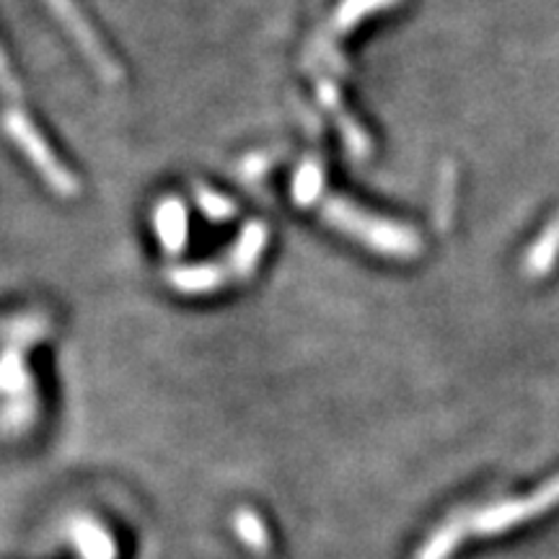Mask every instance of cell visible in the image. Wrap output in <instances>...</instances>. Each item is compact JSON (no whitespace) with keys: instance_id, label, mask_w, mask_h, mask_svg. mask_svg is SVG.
Segmentation results:
<instances>
[{"instance_id":"6da1fadb","label":"cell","mask_w":559,"mask_h":559,"mask_svg":"<svg viewBox=\"0 0 559 559\" xmlns=\"http://www.w3.org/2000/svg\"><path fill=\"white\" fill-rule=\"evenodd\" d=\"M264 243H267V228L260 221H251L241 228L239 239L221 260L207 264H190V267L169 270V285L185 296H207L234 283H243L254 275L257 262H260Z\"/></svg>"},{"instance_id":"7a4b0ae2","label":"cell","mask_w":559,"mask_h":559,"mask_svg":"<svg viewBox=\"0 0 559 559\" xmlns=\"http://www.w3.org/2000/svg\"><path fill=\"white\" fill-rule=\"evenodd\" d=\"M3 130L13 140V145L24 153L34 171L47 181V187L60 198H75L79 194V179L47 143V138L37 130V124L21 107H9L3 111Z\"/></svg>"},{"instance_id":"3957f363","label":"cell","mask_w":559,"mask_h":559,"mask_svg":"<svg viewBox=\"0 0 559 559\" xmlns=\"http://www.w3.org/2000/svg\"><path fill=\"white\" fill-rule=\"evenodd\" d=\"M47 9L52 11V16L60 21L62 29L68 32V37L75 41V47L83 52V58L91 62V68L96 70L102 81L107 83H120L122 81V68L117 66V60L111 58L99 34L94 32V26L88 24V19L83 16L75 0H47Z\"/></svg>"},{"instance_id":"277c9868","label":"cell","mask_w":559,"mask_h":559,"mask_svg":"<svg viewBox=\"0 0 559 559\" xmlns=\"http://www.w3.org/2000/svg\"><path fill=\"white\" fill-rule=\"evenodd\" d=\"M187 205L185 200L177 198V194H169V198H160L156 202V210H153V230H156L160 247L169 257H179L185 251L187 236Z\"/></svg>"},{"instance_id":"5b68a950","label":"cell","mask_w":559,"mask_h":559,"mask_svg":"<svg viewBox=\"0 0 559 559\" xmlns=\"http://www.w3.org/2000/svg\"><path fill=\"white\" fill-rule=\"evenodd\" d=\"M70 534H73L75 547H79V555L83 559H115L117 557V547L111 542V536L107 534V528L102 523L91 521V519H81L70 526Z\"/></svg>"},{"instance_id":"8992f818","label":"cell","mask_w":559,"mask_h":559,"mask_svg":"<svg viewBox=\"0 0 559 559\" xmlns=\"http://www.w3.org/2000/svg\"><path fill=\"white\" fill-rule=\"evenodd\" d=\"M194 200H198V207L202 210V215H207V218L215 223L230 221L236 215V202L228 200L226 194H221L218 190H213V187H205V185L194 187Z\"/></svg>"},{"instance_id":"52a82bcc","label":"cell","mask_w":559,"mask_h":559,"mask_svg":"<svg viewBox=\"0 0 559 559\" xmlns=\"http://www.w3.org/2000/svg\"><path fill=\"white\" fill-rule=\"evenodd\" d=\"M234 528L249 549L267 551L270 539H267V531H264V526H262L260 515L251 513V510H247V508H239L234 515Z\"/></svg>"},{"instance_id":"ba28073f","label":"cell","mask_w":559,"mask_h":559,"mask_svg":"<svg viewBox=\"0 0 559 559\" xmlns=\"http://www.w3.org/2000/svg\"><path fill=\"white\" fill-rule=\"evenodd\" d=\"M0 91H3V94L13 102L11 107H19V102L24 99V88H21L19 79H16V75H13L9 55H5L3 47H0Z\"/></svg>"}]
</instances>
